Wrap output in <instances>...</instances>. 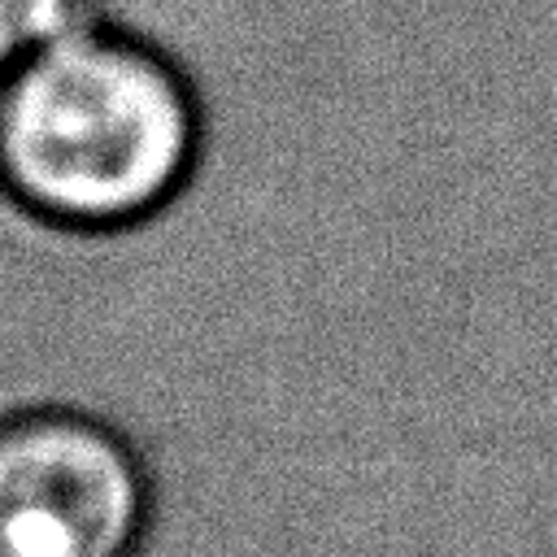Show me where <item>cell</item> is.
Returning <instances> with one entry per match:
<instances>
[{
  "label": "cell",
  "instance_id": "6da1fadb",
  "mask_svg": "<svg viewBox=\"0 0 557 557\" xmlns=\"http://www.w3.org/2000/svg\"><path fill=\"white\" fill-rule=\"evenodd\" d=\"M196 157V100L152 44L78 22L0 70V187L57 226L165 205Z\"/></svg>",
  "mask_w": 557,
  "mask_h": 557
},
{
  "label": "cell",
  "instance_id": "7a4b0ae2",
  "mask_svg": "<svg viewBox=\"0 0 557 557\" xmlns=\"http://www.w3.org/2000/svg\"><path fill=\"white\" fill-rule=\"evenodd\" d=\"M148 487L131 448L70 409L0 418V557H131Z\"/></svg>",
  "mask_w": 557,
  "mask_h": 557
},
{
  "label": "cell",
  "instance_id": "3957f363",
  "mask_svg": "<svg viewBox=\"0 0 557 557\" xmlns=\"http://www.w3.org/2000/svg\"><path fill=\"white\" fill-rule=\"evenodd\" d=\"M83 22V0H0V70Z\"/></svg>",
  "mask_w": 557,
  "mask_h": 557
}]
</instances>
